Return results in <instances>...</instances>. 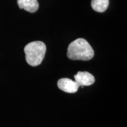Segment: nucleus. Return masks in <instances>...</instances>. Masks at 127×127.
<instances>
[{"instance_id": "f257e3e1", "label": "nucleus", "mask_w": 127, "mask_h": 127, "mask_svg": "<svg viewBox=\"0 0 127 127\" xmlns=\"http://www.w3.org/2000/svg\"><path fill=\"white\" fill-rule=\"evenodd\" d=\"M67 57L71 60L88 61L93 58L94 50L86 40L78 38L68 45Z\"/></svg>"}, {"instance_id": "f03ea898", "label": "nucleus", "mask_w": 127, "mask_h": 127, "mask_svg": "<svg viewBox=\"0 0 127 127\" xmlns=\"http://www.w3.org/2000/svg\"><path fill=\"white\" fill-rule=\"evenodd\" d=\"M45 44L42 41H34L28 43L24 48L27 63L32 66L40 65L46 53Z\"/></svg>"}, {"instance_id": "7ed1b4c3", "label": "nucleus", "mask_w": 127, "mask_h": 127, "mask_svg": "<svg viewBox=\"0 0 127 127\" xmlns=\"http://www.w3.org/2000/svg\"><path fill=\"white\" fill-rule=\"evenodd\" d=\"M74 79L79 87L89 86L95 81L93 75L88 71H78L74 76Z\"/></svg>"}, {"instance_id": "20e7f679", "label": "nucleus", "mask_w": 127, "mask_h": 127, "mask_svg": "<svg viewBox=\"0 0 127 127\" xmlns=\"http://www.w3.org/2000/svg\"><path fill=\"white\" fill-rule=\"evenodd\" d=\"M57 86L60 90L68 93H74L78 90V85L70 78H63L57 82Z\"/></svg>"}, {"instance_id": "39448f33", "label": "nucleus", "mask_w": 127, "mask_h": 127, "mask_svg": "<svg viewBox=\"0 0 127 127\" xmlns=\"http://www.w3.org/2000/svg\"><path fill=\"white\" fill-rule=\"evenodd\" d=\"M19 8L24 9L30 13H35L39 8L37 0H17Z\"/></svg>"}, {"instance_id": "423d86ee", "label": "nucleus", "mask_w": 127, "mask_h": 127, "mask_svg": "<svg viewBox=\"0 0 127 127\" xmlns=\"http://www.w3.org/2000/svg\"><path fill=\"white\" fill-rule=\"evenodd\" d=\"M91 6L95 11L102 13L108 8L109 0H92Z\"/></svg>"}]
</instances>
